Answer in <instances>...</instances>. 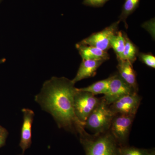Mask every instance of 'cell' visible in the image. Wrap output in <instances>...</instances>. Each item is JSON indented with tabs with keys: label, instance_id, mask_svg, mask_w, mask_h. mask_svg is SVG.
Returning <instances> with one entry per match:
<instances>
[{
	"label": "cell",
	"instance_id": "obj_1",
	"mask_svg": "<svg viewBox=\"0 0 155 155\" xmlns=\"http://www.w3.org/2000/svg\"><path fill=\"white\" fill-rule=\"evenodd\" d=\"M75 84L67 78L54 76L45 82L35 100L52 116L59 128L78 135L85 128L74 112V97L77 89Z\"/></svg>",
	"mask_w": 155,
	"mask_h": 155
},
{
	"label": "cell",
	"instance_id": "obj_2",
	"mask_svg": "<svg viewBox=\"0 0 155 155\" xmlns=\"http://www.w3.org/2000/svg\"><path fill=\"white\" fill-rule=\"evenodd\" d=\"M78 135L86 155H121L120 146L110 130L97 134L84 130Z\"/></svg>",
	"mask_w": 155,
	"mask_h": 155
},
{
	"label": "cell",
	"instance_id": "obj_3",
	"mask_svg": "<svg viewBox=\"0 0 155 155\" xmlns=\"http://www.w3.org/2000/svg\"><path fill=\"white\" fill-rule=\"evenodd\" d=\"M115 114L102 98L99 104L92 111L84 123V128L94 134L105 133L110 130Z\"/></svg>",
	"mask_w": 155,
	"mask_h": 155
},
{
	"label": "cell",
	"instance_id": "obj_4",
	"mask_svg": "<svg viewBox=\"0 0 155 155\" xmlns=\"http://www.w3.org/2000/svg\"><path fill=\"white\" fill-rule=\"evenodd\" d=\"M101 101V99L97 97L92 94L81 91L77 88L74 95L73 105L74 112L78 119L84 125L87 119Z\"/></svg>",
	"mask_w": 155,
	"mask_h": 155
},
{
	"label": "cell",
	"instance_id": "obj_5",
	"mask_svg": "<svg viewBox=\"0 0 155 155\" xmlns=\"http://www.w3.org/2000/svg\"><path fill=\"white\" fill-rule=\"evenodd\" d=\"M135 116L116 114L111 123L110 131L120 147L128 145L130 129Z\"/></svg>",
	"mask_w": 155,
	"mask_h": 155
},
{
	"label": "cell",
	"instance_id": "obj_6",
	"mask_svg": "<svg viewBox=\"0 0 155 155\" xmlns=\"http://www.w3.org/2000/svg\"><path fill=\"white\" fill-rule=\"evenodd\" d=\"M120 22L119 20L101 31L92 34L88 37L84 39L79 43L91 46L107 51L111 48V39L118 31Z\"/></svg>",
	"mask_w": 155,
	"mask_h": 155
},
{
	"label": "cell",
	"instance_id": "obj_7",
	"mask_svg": "<svg viewBox=\"0 0 155 155\" xmlns=\"http://www.w3.org/2000/svg\"><path fill=\"white\" fill-rule=\"evenodd\" d=\"M110 77L109 89L102 97L109 105L124 96L137 92L122 79L119 73L111 75Z\"/></svg>",
	"mask_w": 155,
	"mask_h": 155
},
{
	"label": "cell",
	"instance_id": "obj_8",
	"mask_svg": "<svg viewBox=\"0 0 155 155\" xmlns=\"http://www.w3.org/2000/svg\"><path fill=\"white\" fill-rule=\"evenodd\" d=\"M141 101V97L137 92H134L122 97L109 107L115 115L123 114L135 116Z\"/></svg>",
	"mask_w": 155,
	"mask_h": 155
},
{
	"label": "cell",
	"instance_id": "obj_9",
	"mask_svg": "<svg viewBox=\"0 0 155 155\" xmlns=\"http://www.w3.org/2000/svg\"><path fill=\"white\" fill-rule=\"evenodd\" d=\"M22 111L23 120L19 146L22 150L21 155H24L32 143V126L35 114L32 110L26 108L22 109Z\"/></svg>",
	"mask_w": 155,
	"mask_h": 155
},
{
	"label": "cell",
	"instance_id": "obj_10",
	"mask_svg": "<svg viewBox=\"0 0 155 155\" xmlns=\"http://www.w3.org/2000/svg\"><path fill=\"white\" fill-rule=\"evenodd\" d=\"M105 62L102 60H82L77 74L72 81L75 84L95 75L97 69Z\"/></svg>",
	"mask_w": 155,
	"mask_h": 155
},
{
	"label": "cell",
	"instance_id": "obj_11",
	"mask_svg": "<svg viewBox=\"0 0 155 155\" xmlns=\"http://www.w3.org/2000/svg\"><path fill=\"white\" fill-rule=\"evenodd\" d=\"M76 48L82 60H102L105 61L110 58L107 52L94 47L78 43L76 45Z\"/></svg>",
	"mask_w": 155,
	"mask_h": 155
},
{
	"label": "cell",
	"instance_id": "obj_12",
	"mask_svg": "<svg viewBox=\"0 0 155 155\" xmlns=\"http://www.w3.org/2000/svg\"><path fill=\"white\" fill-rule=\"evenodd\" d=\"M118 61L117 68L119 75L123 80L132 87L136 91H138L136 75L133 69V64L125 60H118Z\"/></svg>",
	"mask_w": 155,
	"mask_h": 155
},
{
	"label": "cell",
	"instance_id": "obj_13",
	"mask_svg": "<svg viewBox=\"0 0 155 155\" xmlns=\"http://www.w3.org/2000/svg\"><path fill=\"white\" fill-rule=\"evenodd\" d=\"M111 77L104 80L99 81L89 86L83 88H78L81 91L88 92L94 95L98 94H105L107 92L110 81Z\"/></svg>",
	"mask_w": 155,
	"mask_h": 155
},
{
	"label": "cell",
	"instance_id": "obj_14",
	"mask_svg": "<svg viewBox=\"0 0 155 155\" xmlns=\"http://www.w3.org/2000/svg\"><path fill=\"white\" fill-rule=\"evenodd\" d=\"M125 45V39L122 31H118L114 35L110 41V47L116 53L117 60L123 59Z\"/></svg>",
	"mask_w": 155,
	"mask_h": 155
},
{
	"label": "cell",
	"instance_id": "obj_15",
	"mask_svg": "<svg viewBox=\"0 0 155 155\" xmlns=\"http://www.w3.org/2000/svg\"><path fill=\"white\" fill-rule=\"evenodd\" d=\"M125 39V45L123 54L122 60L127 61L132 64L137 60L138 51L136 46L128 38L125 34H124Z\"/></svg>",
	"mask_w": 155,
	"mask_h": 155
},
{
	"label": "cell",
	"instance_id": "obj_16",
	"mask_svg": "<svg viewBox=\"0 0 155 155\" xmlns=\"http://www.w3.org/2000/svg\"><path fill=\"white\" fill-rule=\"evenodd\" d=\"M140 0H125L122 8V12L119 17V20L125 22L127 17L136 9Z\"/></svg>",
	"mask_w": 155,
	"mask_h": 155
},
{
	"label": "cell",
	"instance_id": "obj_17",
	"mask_svg": "<svg viewBox=\"0 0 155 155\" xmlns=\"http://www.w3.org/2000/svg\"><path fill=\"white\" fill-rule=\"evenodd\" d=\"M151 150L138 148L134 147H120L121 155H150Z\"/></svg>",
	"mask_w": 155,
	"mask_h": 155
},
{
	"label": "cell",
	"instance_id": "obj_18",
	"mask_svg": "<svg viewBox=\"0 0 155 155\" xmlns=\"http://www.w3.org/2000/svg\"><path fill=\"white\" fill-rule=\"evenodd\" d=\"M140 58L143 63L148 67L155 68V57L151 54H140Z\"/></svg>",
	"mask_w": 155,
	"mask_h": 155
},
{
	"label": "cell",
	"instance_id": "obj_19",
	"mask_svg": "<svg viewBox=\"0 0 155 155\" xmlns=\"http://www.w3.org/2000/svg\"><path fill=\"white\" fill-rule=\"evenodd\" d=\"M109 0H84L83 4L87 6L99 7L102 6Z\"/></svg>",
	"mask_w": 155,
	"mask_h": 155
},
{
	"label": "cell",
	"instance_id": "obj_20",
	"mask_svg": "<svg viewBox=\"0 0 155 155\" xmlns=\"http://www.w3.org/2000/svg\"><path fill=\"white\" fill-rule=\"evenodd\" d=\"M8 135L0 136V148L5 145Z\"/></svg>",
	"mask_w": 155,
	"mask_h": 155
},
{
	"label": "cell",
	"instance_id": "obj_21",
	"mask_svg": "<svg viewBox=\"0 0 155 155\" xmlns=\"http://www.w3.org/2000/svg\"><path fill=\"white\" fill-rule=\"evenodd\" d=\"M8 133L5 128L0 125V136L8 135Z\"/></svg>",
	"mask_w": 155,
	"mask_h": 155
},
{
	"label": "cell",
	"instance_id": "obj_22",
	"mask_svg": "<svg viewBox=\"0 0 155 155\" xmlns=\"http://www.w3.org/2000/svg\"><path fill=\"white\" fill-rule=\"evenodd\" d=\"M6 59L5 58H2V59H0V65L4 64V63L6 62Z\"/></svg>",
	"mask_w": 155,
	"mask_h": 155
},
{
	"label": "cell",
	"instance_id": "obj_23",
	"mask_svg": "<svg viewBox=\"0 0 155 155\" xmlns=\"http://www.w3.org/2000/svg\"><path fill=\"white\" fill-rule=\"evenodd\" d=\"M150 155H155V151L154 149L151 150Z\"/></svg>",
	"mask_w": 155,
	"mask_h": 155
},
{
	"label": "cell",
	"instance_id": "obj_24",
	"mask_svg": "<svg viewBox=\"0 0 155 155\" xmlns=\"http://www.w3.org/2000/svg\"><path fill=\"white\" fill-rule=\"evenodd\" d=\"M3 0H0V4L2 3V2Z\"/></svg>",
	"mask_w": 155,
	"mask_h": 155
}]
</instances>
